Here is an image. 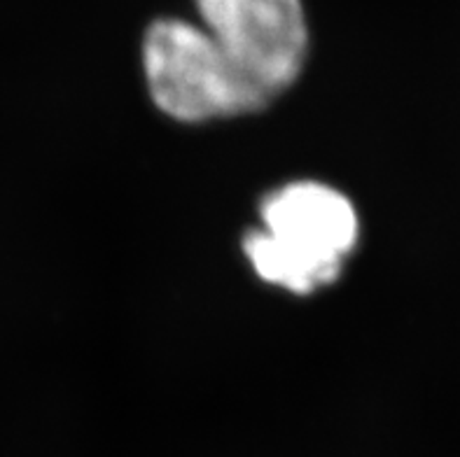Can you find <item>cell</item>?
I'll use <instances>...</instances> for the list:
<instances>
[{"label":"cell","instance_id":"7a4b0ae2","mask_svg":"<svg viewBox=\"0 0 460 457\" xmlns=\"http://www.w3.org/2000/svg\"><path fill=\"white\" fill-rule=\"evenodd\" d=\"M143 70L155 105L178 122L227 119L271 105L234 70L213 38L187 19L150 23L143 38Z\"/></svg>","mask_w":460,"mask_h":457},{"label":"cell","instance_id":"6da1fadb","mask_svg":"<svg viewBox=\"0 0 460 457\" xmlns=\"http://www.w3.org/2000/svg\"><path fill=\"white\" fill-rule=\"evenodd\" d=\"M260 215L264 229L245 236V255L260 278L295 294L334 283L360 233L353 203L321 182L271 191Z\"/></svg>","mask_w":460,"mask_h":457},{"label":"cell","instance_id":"3957f363","mask_svg":"<svg viewBox=\"0 0 460 457\" xmlns=\"http://www.w3.org/2000/svg\"><path fill=\"white\" fill-rule=\"evenodd\" d=\"M201 29L271 103L302 75L309 23L302 0H194Z\"/></svg>","mask_w":460,"mask_h":457}]
</instances>
